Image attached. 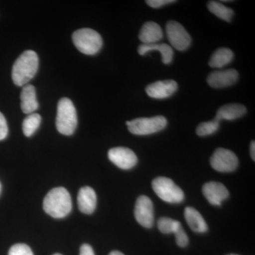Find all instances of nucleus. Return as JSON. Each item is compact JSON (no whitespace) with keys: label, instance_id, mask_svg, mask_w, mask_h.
Instances as JSON below:
<instances>
[{"label":"nucleus","instance_id":"nucleus-3","mask_svg":"<svg viewBox=\"0 0 255 255\" xmlns=\"http://www.w3.org/2000/svg\"><path fill=\"white\" fill-rule=\"evenodd\" d=\"M57 130L65 135H73L78 125L76 109L68 98H62L58 104L56 117Z\"/></svg>","mask_w":255,"mask_h":255},{"label":"nucleus","instance_id":"nucleus-9","mask_svg":"<svg viewBox=\"0 0 255 255\" xmlns=\"http://www.w3.org/2000/svg\"><path fill=\"white\" fill-rule=\"evenodd\" d=\"M134 215L139 224L147 228L152 227L154 223V209L150 198L144 195L137 198Z\"/></svg>","mask_w":255,"mask_h":255},{"label":"nucleus","instance_id":"nucleus-7","mask_svg":"<svg viewBox=\"0 0 255 255\" xmlns=\"http://www.w3.org/2000/svg\"><path fill=\"white\" fill-rule=\"evenodd\" d=\"M166 33L171 46L178 50L184 51L190 46V35L181 23L169 21L166 25Z\"/></svg>","mask_w":255,"mask_h":255},{"label":"nucleus","instance_id":"nucleus-15","mask_svg":"<svg viewBox=\"0 0 255 255\" xmlns=\"http://www.w3.org/2000/svg\"><path fill=\"white\" fill-rule=\"evenodd\" d=\"M163 38L162 28L157 23L147 21L144 23L139 33V39L142 44H152L157 43Z\"/></svg>","mask_w":255,"mask_h":255},{"label":"nucleus","instance_id":"nucleus-33","mask_svg":"<svg viewBox=\"0 0 255 255\" xmlns=\"http://www.w3.org/2000/svg\"><path fill=\"white\" fill-rule=\"evenodd\" d=\"M238 255L231 254V255Z\"/></svg>","mask_w":255,"mask_h":255},{"label":"nucleus","instance_id":"nucleus-10","mask_svg":"<svg viewBox=\"0 0 255 255\" xmlns=\"http://www.w3.org/2000/svg\"><path fill=\"white\" fill-rule=\"evenodd\" d=\"M111 162L122 169H130L136 165L137 157L133 151L124 147H114L108 152Z\"/></svg>","mask_w":255,"mask_h":255},{"label":"nucleus","instance_id":"nucleus-19","mask_svg":"<svg viewBox=\"0 0 255 255\" xmlns=\"http://www.w3.org/2000/svg\"><path fill=\"white\" fill-rule=\"evenodd\" d=\"M184 217L189 227L196 233H206L208 231L207 223L200 213L193 207L184 210Z\"/></svg>","mask_w":255,"mask_h":255},{"label":"nucleus","instance_id":"nucleus-28","mask_svg":"<svg viewBox=\"0 0 255 255\" xmlns=\"http://www.w3.org/2000/svg\"><path fill=\"white\" fill-rule=\"evenodd\" d=\"M150 7L154 8V9H157V8L162 7L164 5L172 4V3L176 2L174 0H147L145 1Z\"/></svg>","mask_w":255,"mask_h":255},{"label":"nucleus","instance_id":"nucleus-32","mask_svg":"<svg viewBox=\"0 0 255 255\" xmlns=\"http://www.w3.org/2000/svg\"><path fill=\"white\" fill-rule=\"evenodd\" d=\"M62 255L58 254V253H57V254H55V255Z\"/></svg>","mask_w":255,"mask_h":255},{"label":"nucleus","instance_id":"nucleus-29","mask_svg":"<svg viewBox=\"0 0 255 255\" xmlns=\"http://www.w3.org/2000/svg\"><path fill=\"white\" fill-rule=\"evenodd\" d=\"M80 255H95L93 249L90 245L84 244L80 248Z\"/></svg>","mask_w":255,"mask_h":255},{"label":"nucleus","instance_id":"nucleus-22","mask_svg":"<svg viewBox=\"0 0 255 255\" xmlns=\"http://www.w3.org/2000/svg\"><path fill=\"white\" fill-rule=\"evenodd\" d=\"M41 122V117L38 114H29L23 120L22 130L23 134L26 137H31L38 130Z\"/></svg>","mask_w":255,"mask_h":255},{"label":"nucleus","instance_id":"nucleus-20","mask_svg":"<svg viewBox=\"0 0 255 255\" xmlns=\"http://www.w3.org/2000/svg\"><path fill=\"white\" fill-rule=\"evenodd\" d=\"M234 53L227 48H221L216 50L211 55L209 62L210 67L215 68H222L232 61Z\"/></svg>","mask_w":255,"mask_h":255},{"label":"nucleus","instance_id":"nucleus-1","mask_svg":"<svg viewBox=\"0 0 255 255\" xmlns=\"http://www.w3.org/2000/svg\"><path fill=\"white\" fill-rule=\"evenodd\" d=\"M38 69V57L36 52L28 50L21 53L13 65L11 78L18 87H23L36 75Z\"/></svg>","mask_w":255,"mask_h":255},{"label":"nucleus","instance_id":"nucleus-14","mask_svg":"<svg viewBox=\"0 0 255 255\" xmlns=\"http://www.w3.org/2000/svg\"><path fill=\"white\" fill-rule=\"evenodd\" d=\"M79 209L85 214H91L97 206V195L90 187H84L79 191L78 195Z\"/></svg>","mask_w":255,"mask_h":255},{"label":"nucleus","instance_id":"nucleus-30","mask_svg":"<svg viewBox=\"0 0 255 255\" xmlns=\"http://www.w3.org/2000/svg\"><path fill=\"white\" fill-rule=\"evenodd\" d=\"M251 155L252 159L253 160H255V141H253L251 142Z\"/></svg>","mask_w":255,"mask_h":255},{"label":"nucleus","instance_id":"nucleus-12","mask_svg":"<svg viewBox=\"0 0 255 255\" xmlns=\"http://www.w3.org/2000/svg\"><path fill=\"white\" fill-rule=\"evenodd\" d=\"M178 85L174 80H163L150 84L146 87L147 95L151 98L162 100L171 97L177 91Z\"/></svg>","mask_w":255,"mask_h":255},{"label":"nucleus","instance_id":"nucleus-34","mask_svg":"<svg viewBox=\"0 0 255 255\" xmlns=\"http://www.w3.org/2000/svg\"><path fill=\"white\" fill-rule=\"evenodd\" d=\"M0 191H1V184H0Z\"/></svg>","mask_w":255,"mask_h":255},{"label":"nucleus","instance_id":"nucleus-27","mask_svg":"<svg viewBox=\"0 0 255 255\" xmlns=\"http://www.w3.org/2000/svg\"><path fill=\"white\" fill-rule=\"evenodd\" d=\"M8 135V127L6 119L0 112V140H4Z\"/></svg>","mask_w":255,"mask_h":255},{"label":"nucleus","instance_id":"nucleus-13","mask_svg":"<svg viewBox=\"0 0 255 255\" xmlns=\"http://www.w3.org/2000/svg\"><path fill=\"white\" fill-rule=\"evenodd\" d=\"M202 192L210 204L221 206L223 201L228 199L229 191L222 183L210 182L206 183L202 187Z\"/></svg>","mask_w":255,"mask_h":255},{"label":"nucleus","instance_id":"nucleus-11","mask_svg":"<svg viewBox=\"0 0 255 255\" xmlns=\"http://www.w3.org/2000/svg\"><path fill=\"white\" fill-rule=\"evenodd\" d=\"M239 77L237 70L234 69L214 71L207 78L208 84L213 88H224L231 86L237 82Z\"/></svg>","mask_w":255,"mask_h":255},{"label":"nucleus","instance_id":"nucleus-18","mask_svg":"<svg viewBox=\"0 0 255 255\" xmlns=\"http://www.w3.org/2000/svg\"><path fill=\"white\" fill-rule=\"evenodd\" d=\"M247 112L246 107L240 104H231L223 106L216 113V120L221 122V120L233 121L241 118Z\"/></svg>","mask_w":255,"mask_h":255},{"label":"nucleus","instance_id":"nucleus-24","mask_svg":"<svg viewBox=\"0 0 255 255\" xmlns=\"http://www.w3.org/2000/svg\"><path fill=\"white\" fill-rule=\"evenodd\" d=\"M220 122L214 119V120L211 122H204L199 124V127L196 128V134L199 136H206L211 135L219 130Z\"/></svg>","mask_w":255,"mask_h":255},{"label":"nucleus","instance_id":"nucleus-16","mask_svg":"<svg viewBox=\"0 0 255 255\" xmlns=\"http://www.w3.org/2000/svg\"><path fill=\"white\" fill-rule=\"evenodd\" d=\"M20 99L23 113L31 114L38 110V103L36 100V89L33 85L27 84L23 87Z\"/></svg>","mask_w":255,"mask_h":255},{"label":"nucleus","instance_id":"nucleus-4","mask_svg":"<svg viewBox=\"0 0 255 255\" xmlns=\"http://www.w3.org/2000/svg\"><path fill=\"white\" fill-rule=\"evenodd\" d=\"M73 41L79 51L85 55H95L103 46V40L98 32L91 28H81L74 32Z\"/></svg>","mask_w":255,"mask_h":255},{"label":"nucleus","instance_id":"nucleus-21","mask_svg":"<svg viewBox=\"0 0 255 255\" xmlns=\"http://www.w3.org/2000/svg\"><path fill=\"white\" fill-rule=\"evenodd\" d=\"M207 6L208 9L212 14L227 22H231L233 16H234V11L232 9L227 7L219 1H210Z\"/></svg>","mask_w":255,"mask_h":255},{"label":"nucleus","instance_id":"nucleus-31","mask_svg":"<svg viewBox=\"0 0 255 255\" xmlns=\"http://www.w3.org/2000/svg\"><path fill=\"white\" fill-rule=\"evenodd\" d=\"M109 255H124L123 253H121V252L119 251H113L112 252V253H110Z\"/></svg>","mask_w":255,"mask_h":255},{"label":"nucleus","instance_id":"nucleus-6","mask_svg":"<svg viewBox=\"0 0 255 255\" xmlns=\"http://www.w3.org/2000/svg\"><path fill=\"white\" fill-rule=\"evenodd\" d=\"M129 131L134 135H147L163 130L167 127V121L163 116L151 118H137L127 122Z\"/></svg>","mask_w":255,"mask_h":255},{"label":"nucleus","instance_id":"nucleus-17","mask_svg":"<svg viewBox=\"0 0 255 255\" xmlns=\"http://www.w3.org/2000/svg\"><path fill=\"white\" fill-rule=\"evenodd\" d=\"M152 50H158L162 56V63L169 65L173 59L174 52L172 47L166 43H152V44H141L139 46L138 51L140 55H145Z\"/></svg>","mask_w":255,"mask_h":255},{"label":"nucleus","instance_id":"nucleus-8","mask_svg":"<svg viewBox=\"0 0 255 255\" xmlns=\"http://www.w3.org/2000/svg\"><path fill=\"white\" fill-rule=\"evenodd\" d=\"M211 167L220 172H231L237 169L238 157L232 151L225 148H218L211 157Z\"/></svg>","mask_w":255,"mask_h":255},{"label":"nucleus","instance_id":"nucleus-2","mask_svg":"<svg viewBox=\"0 0 255 255\" xmlns=\"http://www.w3.org/2000/svg\"><path fill=\"white\" fill-rule=\"evenodd\" d=\"M43 209L47 214L55 219H62L72 210L71 196L63 187L55 188L48 193L43 200Z\"/></svg>","mask_w":255,"mask_h":255},{"label":"nucleus","instance_id":"nucleus-23","mask_svg":"<svg viewBox=\"0 0 255 255\" xmlns=\"http://www.w3.org/2000/svg\"><path fill=\"white\" fill-rule=\"evenodd\" d=\"M181 225L182 224L179 221L167 217L161 218L157 222V227L159 231L164 234L174 233Z\"/></svg>","mask_w":255,"mask_h":255},{"label":"nucleus","instance_id":"nucleus-25","mask_svg":"<svg viewBox=\"0 0 255 255\" xmlns=\"http://www.w3.org/2000/svg\"><path fill=\"white\" fill-rule=\"evenodd\" d=\"M8 255H33L31 248L25 244H16L10 248Z\"/></svg>","mask_w":255,"mask_h":255},{"label":"nucleus","instance_id":"nucleus-26","mask_svg":"<svg viewBox=\"0 0 255 255\" xmlns=\"http://www.w3.org/2000/svg\"><path fill=\"white\" fill-rule=\"evenodd\" d=\"M175 235L176 242H177V246L181 248H185L189 243V238L187 233L183 229L182 225L177 228V231L174 232Z\"/></svg>","mask_w":255,"mask_h":255},{"label":"nucleus","instance_id":"nucleus-5","mask_svg":"<svg viewBox=\"0 0 255 255\" xmlns=\"http://www.w3.org/2000/svg\"><path fill=\"white\" fill-rule=\"evenodd\" d=\"M152 187L154 191L162 201L169 204H179L184 199V194L169 178L159 177L153 179Z\"/></svg>","mask_w":255,"mask_h":255}]
</instances>
